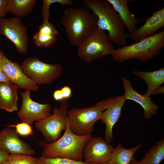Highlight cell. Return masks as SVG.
<instances>
[{
  "label": "cell",
  "mask_w": 164,
  "mask_h": 164,
  "mask_svg": "<svg viewBox=\"0 0 164 164\" xmlns=\"http://www.w3.org/2000/svg\"><path fill=\"white\" fill-rule=\"evenodd\" d=\"M84 6L97 17V28L108 32V38L117 46L126 45L129 33L118 14L107 0H84Z\"/></svg>",
  "instance_id": "1"
},
{
  "label": "cell",
  "mask_w": 164,
  "mask_h": 164,
  "mask_svg": "<svg viewBox=\"0 0 164 164\" xmlns=\"http://www.w3.org/2000/svg\"><path fill=\"white\" fill-rule=\"evenodd\" d=\"M97 16L84 6L66 8L61 20L69 42L76 46L97 28Z\"/></svg>",
  "instance_id": "2"
},
{
  "label": "cell",
  "mask_w": 164,
  "mask_h": 164,
  "mask_svg": "<svg viewBox=\"0 0 164 164\" xmlns=\"http://www.w3.org/2000/svg\"><path fill=\"white\" fill-rule=\"evenodd\" d=\"M91 136V135L80 136L75 134L70 129L67 123L63 134L57 141L50 143L44 140L39 142L40 146L43 149L41 156L82 161L84 148Z\"/></svg>",
  "instance_id": "3"
},
{
  "label": "cell",
  "mask_w": 164,
  "mask_h": 164,
  "mask_svg": "<svg viewBox=\"0 0 164 164\" xmlns=\"http://www.w3.org/2000/svg\"><path fill=\"white\" fill-rule=\"evenodd\" d=\"M164 47V30L135 43L118 47L111 55L113 59L121 63L135 59L145 62L160 55Z\"/></svg>",
  "instance_id": "4"
},
{
  "label": "cell",
  "mask_w": 164,
  "mask_h": 164,
  "mask_svg": "<svg viewBox=\"0 0 164 164\" xmlns=\"http://www.w3.org/2000/svg\"><path fill=\"white\" fill-rule=\"evenodd\" d=\"M105 109L103 100L94 106L74 108L68 111L67 120L70 129L75 134L80 136L91 135L95 123L101 119Z\"/></svg>",
  "instance_id": "5"
},
{
  "label": "cell",
  "mask_w": 164,
  "mask_h": 164,
  "mask_svg": "<svg viewBox=\"0 0 164 164\" xmlns=\"http://www.w3.org/2000/svg\"><path fill=\"white\" fill-rule=\"evenodd\" d=\"M77 46V55L88 62L112 55L115 49L105 31L97 28L90 33Z\"/></svg>",
  "instance_id": "6"
},
{
  "label": "cell",
  "mask_w": 164,
  "mask_h": 164,
  "mask_svg": "<svg viewBox=\"0 0 164 164\" xmlns=\"http://www.w3.org/2000/svg\"><path fill=\"white\" fill-rule=\"evenodd\" d=\"M69 106L67 100L60 101L59 107L53 110V113L47 118L35 124V127L42 134L45 141L50 143L54 142L61 136L67 124V112Z\"/></svg>",
  "instance_id": "7"
},
{
  "label": "cell",
  "mask_w": 164,
  "mask_h": 164,
  "mask_svg": "<svg viewBox=\"0 0 164 164\" xmlns=\"http://www.w3.org/2000/svg\"><path fill=\"white\" fill-rule=\"evenodd\" d=\"M21 66L25 75L38 85L51 84L62 73L60 63H45L37 57L25 58Z\"/></svg>",
  "instance_id": "8"
},
{
  "label": "cell",
  "mask_w": 164,
  "mask_h": 164,
  "mask_svg": "<svg viewBox=\"0 0 164 164\" xmlns=\"http://www.w3.org/2000/svg\"><path fill=\"white\" fill-rule=\"evenodd\" d=\"M0 33L13 43L18 53L27 54L29 43L28 29L20 18L15 16L0 18Z\"/></svg>",
  "instance_id": "9"
},
{
  "label": "cell",
  "mask_w": 164,
  "mask_h": 164,
  "mask_svg": "<svg viewBox=\"0 0 164 164\" xmlns=\"http://www.w3.org/2000/svg\"><path fill=\"white\" fill-rule=\"evenodd\" d=\"M31 92L29 90L21 92L22 103L18 116L22 122L32 126L34 121H40L50 116L52 107L48 103L41 104L33 101L30 97Z\"/></svg>",
  "instance_id": "10"
},
{
  "label": "cell",
  "mask_w": 164,
  "mask_h": 164,
  "mask_svg": "<svg viewBox=\"0 0 164 164\" xmlns=\"http://www.w3.org/2000/svg\"><path fill=\"white\" fill-rule=\"evenodd\" d=\"M113 148L101 137L91 136L84 148V162L89 164H106L111 157Z\"/></svg>",
  "instance_id": "11"
},
{
  "label": "cell",
  "mask_w": 164,
  "mask_h": 164,
  "mask_svg": "<svg viewBox=\"0 0 164 164\" xmlns=\"http://www.w3.org/2000/svg\"><path fill=\"white\" fill-rule=\"evenodd\" d=\"M126 100L123 94L104 99L106 109L100 119L105 125L104 139L108 144L114 141L113 128L120 117L122 107Z\"/></svg>",
  "instance_id": "12"
},
{
  "label": "cell",
  "mask_w": 164,
  "mask_h": 164,
  "mask_svg": "<svg viewBox=\"0 0 164 164\" xmlns=\"http://www.w3.org/2000/svg\"><path fill=\"white\" fill-rule=\"evenodd\" d=\"M0 65L11 82L18 88L37 91L39 86L23 73L21 66L8 59L0 50Z\"/></svg>",
  "instance_id": "13"
},
{
  "label": "cell",
  "mask_w": 164,
  "mask_h": 164,
  "mask_svg": "<svg viewBox=\"0 0 164 164\" xmlns=\"http://www.w3.org/2000/svg\"><path fill=\"white\" fill-rule=\"evenodd\" d=\"M0 132V149L10 155H32L35 151L28 144L21 139L15 129L7 127Z\"/></svg>",
  "instance_id": "14"
},
{
  "label": "cell",
  "mask_w": 164,
  "mask_h": 164,
  "mask_svg": "<svg viewBox=\"0 0 164 164\" xmlns=\"http://www.w3.org/2000/svg\"><path fill=\"white\" fill-rule=\"evenodd\" d=\"M121 79L125 89L123 95L126 99L132 100L142 107L144 110L143 116L145 119H149L156 115L159 107L153 102L151 97H146L135 91L132 88L130 81L126 78L122 76Z\"/></svg>",
  "instance_id": "15"
},
{
  "label": "cell",
  "mask_w": 164,
  "mask_h": 164,
  "mask_svg": "<svg viewBox=\"0 0 164 164\" xmlns=\"http://www.w3.org/2000/svg\"><path fill=\"white\" fill-rule=\"evenodd\" d=\"M164 26V8L153 13L145 23L134 32L129 34V37L138 42L155 34L156 31Z\"/></svg>",
  "instance_id": "16"
},
{
  "label": "cell",
  "mask_w": 164,
  "mask_h": 164,
  "mask_svg": "<svg viewBox=\"0 0 164 164\" xmlns=\"http://www.w3.org/2000/svg\"><path fill=\"white\" fill-rule=\"evenodd\" d=\"M18 87L11 82H0V108L9 112L18 110Z\"/></svg>",
  "instance_id": "17"
},
{
  "label": "cell",
  "mask_w": 164,
  "mask_h": 164,
  "mask_svg": "<svg viewBox=\"0 0 164 164\" xmlns=\"http://www.w3.org/2000/svg\"><path fill=\"white\" fill-rule=\"evenodd\" d=\"M117 12L129 34L137 30L139 20L130 12L128 6V0H107Z\"/></svg>",
  "instance_id": "18"
},
{
  "label": "cell",
  "mask_w": 164,
  "mask_h": 164,
  "mask_svg": "<svg viewBox=\"0 0 164 164\" xmlns=\"http://www.w3.org/2000/svg\"><path fill=\"white\" fill-rule=\"evenodd\" d=\"M133 73L141 78L146 83L147 90L144 94L151 97L154 91L164 82V68L153 71L143 72L134 70Z\"/></svg>",
  "instance_id": "19"
},
{
  "label": "cell",
  "mask_w": 164,
  "mask_h": 164,
  "mask_svg": "<svg viewBox=\"0 0 164 164\" xmlns=\"http://www.w3.org/2000/svg\"><path fill=\"white\" fill-rule=\"evenodd\" d=\"M36 0H9L6 11L20 18L27 16L35 6Z\"/></svg>",
  "instance_id": "20"
},
{
  "label": "cell",
  "mask_w": 164,
  "mask_h": 164,
  "mask_svg": "<svg viewBox=\"0 0 164 164\" xmlns=\"http://www.w3.org/2000/svg\"><path fill=\"white\" fill-rule=\"evenodd\" d=\"M141 146L139 145L127 149L119 143L117 147L114 148L111 157L106 164H130L135 153Z\"/></svg>",
  "instance_id": "21"
},
{
  "label": "cell",
  "mask_w": 164,
  "mask_h": 164,
  "mask_svg": "<svg viewBox=\"0 0 164 164\" xmlns=\"http://www.w3.org/2000/svg\"><path fill=\"white\" fill-rule=\"evenodd\" d=\"M164 158V138L159 140L145 154L139 164H160Z\"/></svg>",
  "instance_id": "22"
},
{
  "label": "cell",
  "mask_w": 164,
  "mask_h": 164,
  "mask_svg": "<svg viewBox=\"0 0 164 164\" xmlns=\"http://www.w3.org/2000/svg\"><path fill=\"white\" fill-rule=\"evenodd\" d=\"M33 39L36 46L48 48L57 41V37L56 36L42 34L37 32L33 35Z\"/></svg>",
  "instance_id": "23"
},
{
  "label": "cell",
  "mask_w": 164,
  "mask_h": 164,
  "mask_svg": "<svg viewBox=\"0 0 164 164\" xmlns=\"http://www.w3.org/2000/svg\"><path fill=\"white\" fill-rule=\"evenodd\" d=\"M9 164H42L39 158L26 155H10Z\"/></svg>",
  "instance_id": "24"
},
{
  "label": "cell",
  "mask_w": 164,
  "mask_h": 164,
  "mask_svg": "<svg viewBox=\"0 0 164 164\" xmlns=\"http://www.w3.org/2000/svg\"><path fill=\"white\" fill-rule=\"evenodd\" d=\"M41 10L43 22L49 20L50 16L49 8L50 5L55 3H59L63 8L64 5H71L73 1L71 0H43Z\"/></svg>",
  "instance_id": "25"
},
{
  "label": "cell",
  "mask_w": 164,
  "mask_h": 164,
  "mask_svg": "<svg viewBox=\"0 0 164 164\" xmlns=\"http://www.w3.org/2000/svg\"><path fill=\"white\" fill-rule=\"evenodd\" d=\"M42 164H89L82 161L60 158H50L41 156L39 158Z\"/></svg>",
  "instance_id": "26"
},
{
  "label": "cell",
  "mask_w": 164,
  "mask_h": 164,
  "mask_svg": "<svg viewBox=\"0 0 164 164\" xmlns=\"http://www.w3.org/2000/svg\"><path fill=\"white\" fill-rule=\"evenodd\" d=\"M39 29L38 32L42 34L56 36L58 34L55 27L49 20L43 22L41 25L39 26Z\"/></svg>",
  "instance_id": "27"
},
{
  "label": "cell",
  "mask_w": 164,
  "mask_h": 164,
  "mask_svg": "<svg viewBox=\"0 0 164 164\" xmlns=\"http://www.w3.org/2000/svg\"><path fill=\"white\" fill-rule=\"evenodd\" d=\"M6 126L15 127L18 134L22 136H27L33 133L31 126L25 122H22L15 125H9Z\"/></svg>",
  "instance_id": "28"
},
{
  "label": "cell",
  "mask_w": 164,
  "mask_h": 164,
  "mask_svg": "<svg viewBox=\"0 0 164 164\" xmlns=\"http://www.w3.org/2000/svg\"><path fill=\"white\" fill-rule=\"evenodd\" d=\"M9 0H0V18H4L6 15V8Z\"/></svg>",
  "instance_id": "29"
},
{
  "label": "cell",
  "mask_w": 164,
  "mask_h": 164,
  "mask_svg": "<svg viewBox=\"0 0 164 164\" xmlns=\"http://www.w3.org/2000/svg\"><path fill=\"white\" fill-rule=\"evenodd\" d=\"M64 99L67 100L71 96L72 91L70 87L67 85L63 87L61 89Z\"/></svg>",
  "instance_id": "30"
},
{
  "label": "cell",
  "mask_w": 164,
  "mask_h": 164,
  "mask_svg": "<svg viewBox=\"0 0 164 164\" xmlns=\"http://www.w3.org/2000/svg\"><path fill=\"white\" fill-rule=\"evenodd\" d=\"M10 82V80L4 72L0 65V82Z\"/></svg>",
  "instance_id": "31"
},
{
  "label": "cell",
  "mask_w": 164,
  "mask_h": 164,
  "mask_svg": "<svg viewBox=\"0 0 164 164\" xmlns=\"http://www.w3.org/2000/svg\"><path fill=\"white\" fill-rule=\"evenodd\" d=\"M53 96L55 100L60 101L64 99L61 90H57L55 91L53 94Z\"/></svg>",
  "instance_id": "32"
},
{
  "label": "cell",
  "mask_w": 164,
  "mask_h": 164,
  "mask_svg": "<svg viewBox=\"0 0 164 164\" xmlns=\"http://www.w3.org/2000/svg\"><path fill=\"white\" fill-rule=\"evenodd\" d=\"M10 154L4 150L0 149V164L8 159Z\"/></svg>",
  "instance_id": "33"
},
{
  "label": "cell",
  "mask_w": 164,
  "mask_h": 164,
  "mask_svg": "<svg viewBox=\"0 0 164 164\" xmlns=\"http://www.w3.org/2000/svg\"><path fill=\"white\" fill-rule=\"evenodd\" d=\"M164 93V86H159L154 91L152 94L156 95L158 94H163Z\"/></svg>",
  "instance_id": "34"
},
{
  "label": "cell",
  "mask_w": 164,
  "mask_h": 164,
  "mask_svg": "<svg viewBox=\"0 0 164 164\" xmlns=\"http://www.w3.org/2000/svg\"><path fill=\"white\" fill-rule=\"evenodd\" d=\"M130 164H139L138 161L137 159L134 158L131 162Z\"/></svg>",
  "instance_id": "35"
},
{
  "label": "cell",
  "mask_w": 164,
  "mask_h": 164,
  "mask_svg": "<svg viewBox=\"0 0 164 164\" xmlns=\"http://www.w3.org/2000/svg\"><path fill=\"white\" fill-rule=\"evenodd\" d=\"M0 164H9L8 160H6L2 163H1Z\"/></svg>",
  "instance_id": "36"
}]
</instances>
